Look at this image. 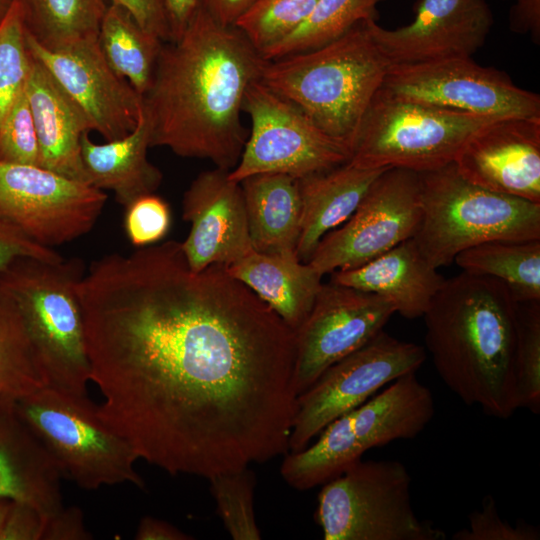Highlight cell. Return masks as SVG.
<instances>
[{
	"label": "cell",
	"mask_w": 540,
	"mask_h": 540,
	"mask_svg": "<svg viewBox=\"0 0 540 540\" xmlns=\"http://www.w3.org/2000/svg\"><path fill=\"white\" fill-rule=\"evenodd\" d=\"M77 292L97 414L139 458L208 478L288 452L295 333L224 265L168 240L93 260Z\"/></svg>",
	"instance_id": "1"
},
{
	"label": "cell",
	"mask_w": 540,
	"mask_h": 540,
	"mask_svg": "<svg viewBox=\"0 0 540 540\" xmlns=\"http://www.w3.org/2000/svg\"><path fill=\"white\" fill-rule=\"evenodd\" d=\"M265 62L239 29L221 24L201 4L183 34L163 43L142 95L150 146L233 169L248 137L244 97Z\"/></svg>",
	"instance_id": "2"
},
{
	"label": "cell",
	"mask_w": 540,
	"mask_h": 540,
	"mask_svg": "<svg viewBox=\"0 0 540 540\" xmlns=\"http://www.w3.org/2000/svg\"><path fill=\"white\" fill-rule=\"evenodd\" d=\"M423 318L426 349L445 385L488 416L511 417L519 409V303L508 288L462 271L445 279Z\"/></svg>",
	"instance_id": "3"
},
{
	"label": "cell",
	"mask_w": 540,
	"mask_h": 540,
	"mask_svg": "<svg viewBox=\"0 0 540 540\" xmlns=\"http://www.w3.org/2000/svg\"><path fill=\"white\" fill-rule=\"evenodd\" d=\"M389 66L365 20L322 46L266 60L260 81L351 151Z\"/></svg>",
	"instance_id": "4"
},
{
	"label": "cell",
	"mask_w": 540,
	"mask_h": 540,
	"mask_svg": "<svg viewBox=\"0 0 540 540\" xmlns=\"http://www.w3.org/2000/svg\"><path fill=\"white\" fill-rule=\"evenodd\" d=\"M84 272L78 258L48 262L24 257L0 273V287L21 314L46 387L90 401V363L77 292Z\"/></svg>",
	"instance_id": "5"
},
{
	"label": "cell",
	"mask_w": 540,
	"mask_h": 540,
	"mask_svg": "<svg viewBox=\"0 0 540 540\" xmlns=\"http://www.w3.org/2000/svg\"><path fill=\"white\" fill-rule=\"evenodd\" d=\"M419 181L422 215L412 239L436 269L484 242L540 239V203L473 184L453 162L419 173Z\"/></svg>",
	"instance_id": "6"
},
{
	"label": "cell",
	"mask_w": 540,
	"mask_h": 540,
	"mask_svg": "<svg viewBox=\"0 0 540 540\" xmlns=\"http://www.w3.org/2000/svg\"><path fill=\"white\" fill-rule=\"evenodd\" d=\"M412 478L397 460H359L323 484L316 521L325 540H444L415 514Z\"/></svg>",
	"instance_id": "7"
},
{
	"label": "cell",
	"mask_w": 540,
	"mask_h": 540,
	"mask_svg": "<svg viewBox=\"0 0 540 540\" xmlns=\"http://www.w3.org/2000/svg\"><path fill=\"white\" fill-rule=\"evenodd\" d=\"M493 120L403 99L380 88L362 118L348 162L418 173L439 169L452 163L467 139Z\"/></svg>",
	"instance_id": "8"
},
{
	"label": "cell",
	"mask_w": 540,
	"mask_h": 540,
	"mask_svg": "<svg viewBox=\"0 0 540 540\" xmlns=\"http://www.w3.org/2000/svg\"><path fill=\"white\" fill-rule=\"evenodd\" d=\"M14 402L62 476L87 490L124 483L144 487L135 469L138 454L99 418L91 401H80L45 386Z\"/></svg>",
	"instance_id": "9"
},
{
	"label": "cell",
	"mask_w": 540,
	"mask_h": 540,
	"mask_svg": "<svg viewBox=\"0 0 540 540\" xmlns=\"http://www.w3.org/2000/svg\"><path fill=\"white\" fill-rule=\"evenodd\" d=\"M251 131L236 166L228 176L235 182L261 173L300 179L349 161L351 151L330 137L296 104L260 80L247 89L243 108Z\"/></svg>",
	"instance_id": "10"
},
{
	"label": "cell",
	"mask_w": 540,
	"mask_h": 540,
	"mask_svg": "<svg viewBox=\"0 0 540 540\" xmlns=\"http://www.w3.org/2000/svg\"><path fill=\"white\" fill-rule=\"evenodd\" d=\"M426 358L422 346L380 331L297 396L288 452L304 449L331 421L397 378L416 372Z\"/></svg>",
	"instance_id": "11"
},
{
	"label": "cell",
	"mask_w": 540,
	"mask_h": 540,
	"mask_svg": "<svg viewBox=\"0 0 540 540\" xmlns=\"http://www.w3.org/2000/svg\"><path fill=\"white\" fill-rule=\"evenodd\" d=\"M421 215L419 173L388 168L354 213L321 239L307 263L323 276L363 265L413 238Z\"/></svg>",
	"instance_id": "12"
},
{
	"label": "cell",
	"mask_w": 540,
	"mask_h": 540,
	"mask_svg": "<svg viewBox=\"0 0 540 540\" xmlns=\"http://www.w3.org/2000/svg\"><path fill=\"white\" fill-rule=\"evenodd\" d=\"M103 190L37 165L0 162V219L53 248L92 230Z\"/></svg>",
	"instance_id": "13"
},
{
	"label": "cell",
	"mask_w": 540,
	"mask_h": 540,
	"mask_svg": "<svg viewBox=\"0 0 540 540\" xmlns=\"http://www.w3.org/2000/svg\"><path fill=\"white\" fill-rule=\"evenodd\" d=\"M381 89L400 97L479 117H540L538 94L472 57L390 65Z\"/></svg>",
	"instance_id": "14"
},
{
	"label": "cell",
	"mask_w": 540,
	"mask_h": 540,
	"mask_svg": "<svg viewBox=\"0 0 540 540\" xmlns=\"http://www.w3.org/2000/svg\"><path fill=\"white\" fill-rule=\"evenodd\" d=\"M395 313L394 306L379 295L332 281L322 284L310 313L295 332L296 396L327 368L384 330Z\"/></svg>",
	"instance_id": "15"
},
{
	"label": "cell",
	"mask_w": 540,
	"mask_h": 540,
	"mask_svg": "<svg viewBox=\"0 0 540 540\" xmlns=\"http://www.w3.org/2000/svg\"><path fill=\"white\" fill-rule=\"evenodd\" d=\"M26 44L106 141L121 139L136 127L142 96L111 68L97 39L49 50L26 29Z\"/></svg>",
	"instance_id": "16"
},
{
	"label": "cell",
	"mask_w": 540,
	"mask_h": 540,
	"mask_svg": "<svg viewBox=\"0 0 540 540\" xmlns=\"http://www.w3.org/2000/svg\"><path fill=\"white\" fill-rule=\"evenodd\" d=\"M390 65L466 58L484 44L493 24L486 0H418L408 25L389 30L366 20Z\"/></svg>",
	"instance_id": "17"
},
{
	"label": "cell",
	"mask_w": 540,
	"mask_h": 540,
	"mask_svg": "<svg viewBox=\"0 0 540 540\" xmlns=\"http://www.w3.org/2000/svg\"><path fill=\"white\" fill-rule=\"evenodd\" d=\"M453 163L473 184L540 203V117L485 124L467 139Z\"/></svg>",
	"instance_id": "18"
},
{
	"label": "cell",
	"mask_w": 540,
	"mask_h": 540,
	"mask_svg": "<svg viewBox=\"0 0 540 540\" xmlns=\"http://www.w3.org/2000/svg\"><path fill=\"white\" fill-rule=\"evenodd\" d=\"M228 173L218 167L203 171L184 192L182 216L190 231L181 247L195 272L229 266L254 249L241 185Z\"/></svg>",
	"instance_id": "19"
},
{
	"label": "cell",
	"mask_w": 540,
	"mask_h": 540,
	"mask_svg": "<svg viewBox=\"0 0 540 540\" xmlns=\"http://www.w3.org/2000/svg\"><path fill=\"white\" fill-rule=\"evenodd\" d=\"M61 477L52 455L19 415L15 402L0 399V499L30 505L46 520L64 507Z\"/></svg>",
	"instance_id": "20"
},
{
	"label": "cell",
	"mask_w": 540,
	"mask_h": 540,
	"mask_svg": "<svg viewBox=\"0 0 540 540\" xmlns=\"http://www.w3.org/2000/svg\"><path fill=\"white\" fill-rule=\"evenodd\" d=\"M25 92L37 132L40 166L89 184L82 162L81 138L93 130L92 125L80 107L32 55Z\"/></svg>",
	"instance_id": "21"
},
{
	"label": "cell",
	"mask_w": 540,
	"mask_h": 540,
	"mask_svg": "<svg viewBox=\"0 0 540 540\" xmlns=\"http://www.w3.org/2000/svg\"><path fill=\"white\" fill-rule=\"evenodd\" d=\"M332 282L387 299L407 319L423 317L445 278L412 238L358 267L331 273Z\"/></svg>",
	"instance_id": "22"
},
{
	"label": "cell",
	"mask_w": 540,
	"mask_h": 540,
	"mask_svg": "<svg viewBox=\"0 0 540 540\" xmlns=\"http://www.w3.org/2000/svg\"><path fill=\"white\" fill-rule=\"evenodd\" d=\"M234 278L250 288L294 331L310 313L322 286V277L296 253H250L225 266Z\"/></svg>",
	"instance_id": "23"
},
{
	"label": "cell",
	"mask_w": 540,
	"mask_h": 540,
	"mask_svg": "<svg viewBox=\"0 0 540 540\" xmlns=\"http://www.w3.org/2000/svg\"><path fill=\"white\" fill-rule=\"evenodd\" d=\"M435 413L434 398L416 373L405 374L348 411L350 433L358 452L420 434Z\"/></svg>",
	"instance_id": "24"
},
{
	"label": "cell",
	"mask_w": 540,
	"mask_h": 540,
	"mask_svg": "<svg viewBox=\"0 0 540 540\" xmlns=\"http://www.w3.org/2000/svg\"><path fill=\"white\" fill-rule=\"evenodd\" d=\"M386 169L361 168L346 162L298 179L302 215L297 255L302 262H308L321 239L354 213Z\"/></svg>",
	"instance_id": "25"
},
{
	"label": "cell",
	"mask_w": 540,
	"mask_h": 540,
	"mask_svg": "<svg viewBox=\"0 0 540 540\" xmlns=\"http://www.w3.org/2000/svg\"><path fill=\"white\" fill-rule=\"evenodd\" d=\"M149 147L150 129L142 108L136 127L121 139L96 144L86 132L81 138V156L89 185L112 191L124 208L154 193L163 175L148 160Z\"/></svg>",
	"instance_id": "26"
},
{
	"label": "cell",
	"mask_w": 540,
	"mask_h": 540,
	"mask_svg": "<svg viewBox=\"0 0 540 540\" xmlns=\"http://www.w3.org/2000/svg\"><path fill=\"white\" fill-rule=\"evenodd\" d=\"M239 183L254 250L297 254L302 215L298 179L280 173H261Z\"/></svg>",
	"instance_id": "27"
},
{
	"label": "cell",
	"mask_w": 540,
	"mask_h": 540,
	"mask_svg": "<svg viewBox=\"0 0 540 540\" xmlns=\"http://www.w3.org/2000/svg\"><path fill=\"white\" fill-rule=\"evenodd\" d=\"M454 262L468 274L500 280L518 303L540 302V239L484 242Z\"/></svg>",
	"instance_id": "28"
},
{
	"label": "cell",
	"mask_w": 540,
	"mask_h": 540,
	"mask_svg": "<svg viewBox=\"0 0 540 540\" xmlns=\"http://www.w3.org/2000/svg\"><path fill=\"white\" fill-rule=\"evenodd\" d=\"M97 41L111 68L142 96L150 86L164 42L114 3L106 8Z\"/></svg>",
	"instance_id": "29"
},
{
	"label": "cell",
	"mask_w": 540,
	"mask_h": 540,
	"mask_svg": "<svg viewBox=\"0 0 540 540\" xmlns=\"http://www.w3.org/2000/svg\"><path fill=\"white\" fill-rule=\"evenodd\" d=\"M27 31L44 48L60 50L97 39L105 0H21Z\"/></svg>",
	"instance_id": "30"
},
{
	"label": "cell",
	"mask_w": 540,
	"mask_h": 540,
	"mask_svg": "<svg viewBox=\"0 0 540 540\" xmlns=\"http://www.w3.org/2000/svg\"><path fill=\"white\" fill-rule=\"evenodd\" d=\"M45 386L21 314L0 287V399L15 401Z\"/></svg>",
	"instance_id": "31"
},
{
	"label": "cell",
	"mask_w": 540,
	"mask_h": 540,
	"mask_svg": "<svg viewBox=\"0 0 540 540\" xmlns=\"http://www.w3.org/2000/svg\"><path fill=\"white\" fill-rule=\"evenodd\" d=\"M382 0H317L306 20L289 36L263 51L269 61L322 46L358 23L375 19Z\"/></svg>",
	"instance_id": "32"
},
{
	"label": "cell",
	"mask_w": 540,
	"mask_h": 540,
	"mask_svg": "<svg viewBox=\"0 0 540 540\" xmlns=\"http://www.w3.org/2000/svg\"><path fill=\"white\" fill-rule=\"evenodd\" d=\"M217 514L234 540H259L254 509L255 473L248 467L207 478Z\"/></svg>",
	"instance_id": "33"
},
{
	"label": "cell",
	"mask_w": 540,
	"mask_h": 540,
	"mask_svg": "<svg viewBox=\"0 0 540 540\" xmlns=\"http://www.w3.org/2000/svg\"><path fill=\"white\" fill-rule=\"evenodd\" d=\"M317 0H256L237 20L239 29L261 54L294 32Z\"/></svg>",
	"instance_id": "34"
},
{
	"label": "cell",
	"mask_w": 540,
	"mask_h": 540,
	"mask_svg": "<svg viewBox=\"0 0 540 540\" xmlns=\"http://www.w3.org/2000/svg\"><path fill=\"white\" fill-rule=\"evenodd\" d=\"M31 64L21 0H14L0 23V124L23 90Z\"/></svg>",
	"instance_id": "35"
},
{
	"label": "cell",
	"mask_w": 540,
	"mask_h": 540,
	"mask_svg": "<svg viewBox=\"0 0 540 540\" xmlns=\"http://www.w3.org/2000/svg\"><path fill=\"white\" fill-rule=\"evenodd\" d=\"M515 378L519 408L540 412V302L519 303Z\"/></svg>",
	"instance_id": "36"
},
{
	"label": "cell",
	"mask_w": 540,
	"mask_h": 540,
	"mask_svg": "<svg viewBox=\"0 0 540 540\" xmlns=\"http://www.w3.org/2000/svg\"><path fill=\"white\" fill-rule=\"evenodd\" d=\"M0 162L40 166L39 142L25 86L0 124Z\"/></svg>",
	"instance_id": "37"
},
{
	"label": "cell",
	"mask_w": 540,
	"mask_h": 540,
	"mask_svg": "<svg viewBox=\"0 0 540 540\" xmlns=\"http://www.w3.org/2000/svg\"><path fill=\"white\" fill-rule=\"evenodd\" d=\"M169 204L154 193L134 200L125 208L123 227L129 242L138 248L155 244L169 232Z\"/></svg>",
	"instance_id": "38"
},
{
	"label": "cell",
	"mask_w": 540,
	"mask_h": 540,
	"mask_svg": "<svg viewBox=\"0 0 540 540\" xmlns=\"http://www.w3.org/2000/svg\"><path fill=\"white\" fill-rule=\"evenodd\" d=\"M454 540H538L540 529L523 521L511 525L500 517L495 500L486 495L479 510L468 516V526L453 534Z\"/></svg>",
	"instance_id": "39"
},
{
	"label": "cell",
	"mask_w": 540,
	"mask_h": 540,
	"mask_svg": "<svg viewBox=\"0 0 540 540\" xmlns=\"http://www.w3.org/2000/svg\"><path fill=\"white\" fill-rule=\"evenodd\" d=\"M30 257L48 262L64 258L53 248L30 239L16 227L0 219V273L19 258Z\"/></svg>",
	"instance_id": "40"
},
{
	"label": "cell",
	"mask_w": 540,
	"mask_h": 540,
	"mask_svg": "<svg viewBox=\"0 0 540 540\" xmlns=\"http://www.w3.org/2000/svg\"><path fill=\"white\" fill-rule=\"evenodd\" d=\"M44 524L35 508L12 501L0 540H42Z\"/></svg>",
	"instance_id": "41"
},
{
	"label": "cell",
	"mask_w": 540,
	"mask_h": 540,
	"mask_svg": "<svg viewBox=\"0 0 540 540\" xmlns=\"http://www.w3.org/2000/svg\"><path fill=\"white\" fill-rule=\"evenodd\" d=\"M126 9L145 30L163 42H170L171 35L162 0H110Z\"/></svg>",
	"instance_id": "42"
},
{
	"label": "cell",
	"mask_w": 540,
	"mask_h": 540,
	"mask_svg": "<svg viewBox=\"0 0 540 540\" xmlns=\"http://www.w3.org/2000/svg\"><path fill=\"white\" fill-rule=\"evenodd\" d=\"M83 512L76 506L62 508L45 520L42 540H89Z\"/></svg>",
	"instance_id": "43"
},
{
	"label": "cell",
	"mask_w": 540,
	"mask_h": 540,
	"mask_svg": "<svg viewBox=\"0 0 540 540\" xmlns=\"http://www.w3.org/2000/svg\"><path fill=\"white\" fill-rule=\"evenodd\" d=\"M510 10V29L529 33L534 43H540V0H513Z\"/></svg>",
	"instance_id": "44"
},
{
	"label": "cell",
	"mask_w": 540,
	"mask_h": 540,
	"mask_svg": "<svg viewBox=\"0 0 540 540\" xmlns=\"http://www.w3.org/2000/svg\"><path fill=\"white\" fill-rule=\"evenodd\" d=\"M168 22L171 41L177 40L201 5V0H162Z\"/></svg>",
	"instance_id": "45"
},
{
	"label": "cell",
	"mask_w": 540,
	"mask_h": 540,
	"mask_svg": "<svg viewBox=\"0 0 540 540\" xmlns=\"http://www.w3.org/2000/svg\"><path fill=\"white\" fill-rule=\"evenodd\" d=\"M134 538L137 540L192 539L190 535L181 531L172 524L152 516H145L140 520Z\"/></svg>",
	"instance_id": "46"
},
{
	"label": "cell",
	"mask_w": 540,
	"mask_h": 540,
	"mask_svg": "<svg viewBox=\"0 0 540 540\" xmlns=\"http://www.w3.org/2000/svg\"><path fill=\"white\" fill-rule=\"evenodd\" d=\"M256 0H201L202 6L218 22L234 26Z\"/></svg>",
	"instance_id": "47"
},
{
	"label": "cell",
	"mask_w": 540,
	"mask_h": 540,
	"mask_svg": "<svg viewBox=\"0 0 540 540\" xmlns=\"http://www.w3.org/2000/svg\"><path fill=\"white\" fill-rule=\"evenodd\" d=\"M12 501L0 499V539Z\"/></svg>",
	"instance_id": "48"
},
{
	"label": "cell",
	"mask_w": 540,
	"mask_h": 540,
	"mask_svg": "<svg viewBox=\"0 0 540 540\" xmlns=\"http://www.w3.org/2000/svg\"><path fill=\"white\" fill-rule=\"evenodd\" d=\"M14 0H0V23L7 15L9 9L11 8Z\"/></svg>",
	"instance_id": "49"
}]
</instances>
